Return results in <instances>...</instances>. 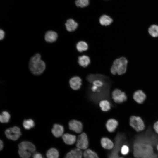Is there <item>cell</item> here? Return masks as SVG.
I'll return each mask as SVG.
<instances>
[{
  "label": "cell",
  "instance_id": "484cf974",
  "mask_svg": "<svg viewBox=\"0 0 158 158\" xmlns=\"http://www.w3.org/2000/svg\"><path fill=\"white\" fill-rule=\"evenodd\" d=\"M149 34L152 37L158 36V26L155 25H151L148 29Z\"/></svg>",
  "mask_w": 158,
  "mask_h": 158
},
{
  "label": "cell",
  "instance_id": "e575fe53",
  "mask_svg": "<svg viewBox=\"0 0 158 158\" xmlns=\"http://www.w3.org/2000/svg\"><path fill=\"white\" fill-rule=\"evenodd\" d=\"M156 148H157V150L158 151V144H157V146Z\"/></svg>",
  "mask_w": 158,
  "mask_h": 158
},
{
  "label": "cell",
  "instance_id": "7402d4cb",
  "mask_svg": "<svg viewBox=\"0 0 158 158\" xmlns=\"http://www.w3.org/2000/svg\"><path fill=\"white\" fill-rule=\"evenodd\" d=\"M76 47L78 51L79 52H82L87 50L88 49L87 44L84 41H80L77 44Z\"/></svg>",
  "mask_w": 158,
  "mask_h": 158
},
{
  "label": "cell",
  "instance_id": "52a82bcc",
  "mask_svg": "<svg viewBox=\"0 0 158 158\" xmlns=\"http://www.w3.org/2000/svg\"><path fill=\"white\" fill-rule=\"evenodd\" d=\"M88 141L87 135L84 133L78 137L76 144L77 148L80 149H85L88 146Z\"/></svg>",
  "mask_w": 158,
  "mask_h": 158
},
{
  "label": "cell",
  "instance_id": "7a4b0ae2",
  "mask_svg": "<svg viewBox=\"0 0 158 158\" xmlns=\"http://www.w3.org/2000/svg\"><path fill=\"white\" fill-rule=\"evenodd\" d=\"M41 58L40 54H37L32 57L30 60L29 68L32 73L34 75H40L45 69V63L41 59Z\"/></svg>",
  "mask_w": 158,
  "mask_h": 158
},
{
  "label": "cell",
  "instance_id": "ffe728a7",
  "mask_svg": "<svg viewBox=\"0 0 158 158\" xmlns=\"http://www.w3.org/2000/svg\"><path fill=\"white\" fill-rule=\"evenodd\" d=\"M99 22L101 25L107 26L110 25L112 22L113 20L108 16L104 15L100 18Z\"/></svg>",
  "mask_w": 158,
  "mask_h": 158
},
{
  "label": "cell",
  "instance_id": "e0dca14e",
  "mask_svg": "<svg viewBox=\"0 0 158 158\" xmlns=\"http://www.w3.org/2000/svg\"><path fill=\"white\" fill-rule=\"evenodd\" d=\"M62 138L64 142L68 145L74 144L76 140V137L75 135L68 133L64 134Z\"/></svg>",
  "mask_w": 158,
  "mask_h": 158
},
{
  "label": "cell",
  "instance_id": "d4e9b609",
  "mask_svg": "<svg viewBox=\"0 0 158 158\" xmlns=\"http://www.w3.org/2000/svg\"><path fill=\"white\" fill-rule=\"evenodd\" d=\"M10 117V114L7 111H4L0 115V121L2 123L8 122Z\"/></svg>",
  "mask_w": 158,
  "mask_h": 158
},
{
  "label": "cell",
  "instance_id": "1f68e13d",
  "mask_svg": "<svg viewBox=\"0 0 158 158\" xmlns=\"http://www.w3.org/2000/svg\"><path fill=\"white\" fill-rule=\"evenodd\" d=\"M5 35V33L4 31L0 29V39L1 40L3 39Z\"/></svg>",
  "mask_w": 158,
  "mask_h": 158
},
{
  "label": "cell",
  "instance_id": "5bb4252c",
  "mask_svg": "<svg viewBox=\"0 0 158 158\" xmlns=\"http://www.w3.org/2000/svg\"><path fill=\"white\" fill-rule=\"evenodd\" d=\"M82 152L78 148L71 150L67 154L65 158H82Z\"/></svg>",
  "mask_w": 158,
  "mask_h": 158
},
{
  "label": "cell",
  "instance_id": "4dcf8cb0",
  "mask_svg": "<svg viewBox=\"0 0 158 158\" xmlns=\"http://www.w3.org/2000/svg\"><path fill=\"white\" fill-rule=\"evenodd\" d=\"M153 128L155 132L158 134V121L155 122L154 124Z\"/></svg>",
  "mask_w": 158,
  "mask_h": 158
},
{
  "label": "cell",
  "instance_id": "f546056e",
  "mask_svg": "<svg viewBox=\"0 0 158 158\" xmlns=\"http://www.w3.org/2000/svg\"><path fill=\"white\" fill-rule=\"evenodd\" d=\"M129 152V148L128 146L126 145H123L121 149V154L123 155H127Z\"/></svg>",
  "mask_w": 158,
  "mask_h": 158
},
{
  "label": "cell",
  "instance_id": "ac0fdd59",
  "mask_svg": "<svg viewBox=\"0 0 158 158\" xmlns=\"http://www.w3.org/2000/svg\"><path fill=\"white\" fill-rule=\"evenodd\" d=\"M78 62L81 66L85 67L90 63V60L88 56L84 55L78 57Z\"/></svg>",
  "mask_w": 158,
  "mask_h": 158
},
{
  "label": "cell",
  "instance_id": "ba28073f",
  "mask_svg": "<svg viewBox=\"0 0 158 158\" xmlns=\"http://www.w3.org/2000/svg\"><path fill=\"white\" fill-rule=\"evenodd\" d=\"M69 129L77 133H80L82 130L83 125L80 121L72 120L70 121L68 123Z\"/></svg>",
  "mask_w": 158,
  "mask_h": 158
},
{
  "label": "cell",
  "instance_id": "d590c367",
  "mask_svg": "<svg viewBox=\"0 0 158 158\" xmlns=\"http://www.w3.org/2000/svg\"><path fill=\"white\" fill-rule=\"evenodd\" d=\"M123 158V157H121V158Z\"/></svg>",
  "mask_w": 158,
  "mask_h": 158
},
{
  "label": "cell",
  "instance_id": "d6986e66",
  "mask_svg": "<svg viewBox=\"0 0 158 158\" xmlns=\"http://www.w3.org/2000/svg\"><path fill=\"white\" fill-rule=\"evenodd\" d=\"M101 142L102 146L106 149H111L114 146L112 142L107 138H103L101 139Z\"/></svg>",
  "mask_w": 158,
  "mask_h": 158
},
{
  "label": "cell",
  "instance_id": "83f0119b",
  "mask_svg": "<svg viewBox=\"0 0 158 158\" xmlns=\"http://www.w3.org/2000/svg\"><path fill=\"white\" fill-rule=\"evenodd\" d=\"M18 154L22 158H29L31 156V153L24 150L19 149Z\"/></svg>",
  "mask_w": 158,
  "mask_h": 158
},
{
  "label": "cell",
  "instance_id": "5b68a950",
  "mask_svg": "<svg viewBox=\"0 0 158 158\" xmlns=\"http://www.w3.org/2000/svg\"><path fill=\"white\" fill-rule=\"evenodd\" d=\"M5 134L8 138L13 140H17L21 135L20 128L16 126L7 129Z\"/></svg>",
  "mask_w": 158,
  "mask_h": 158
},
{
  "label": "cell",
  "instance_id": "277c9868",
  "mask_svg": "<svg viewBox=\"0 0 158 158\" xmlns=\"http://www.w3.org/2000/svg\"><path fill=\"white\" fill-rule=\"evenodd\" d=\"M129 123L131 127L138 132L142 131L145 128L144 122L139 116H131L130 118Z\"/></svg>",
  "mask_w": 158,
  "mask_h": 158
},
{
  "label": "cell",
  "instance_id": "f1b7e54d",
  "mask_svg": "<svg viewBox=\"0 0 158 158\" xmlns=\"http://www.w3.org/2000/svg\"><path fill=\"white\" fill-rule=\"evenodd\" d=\"M75 4L78 7H84L88 5L89 0H76Z\"/></svg>",
  "mask_w": 158,
  "mask_h": 158
},
{
  "label": "cell",
  "instance_id": "8992f818",
  "mask_svg": "<svg viewBox=\"0 0 158 158\" xmlns=\"http://www.w3.org/2000/svg\"><path fill=\"white\" fill-rule=\"evenodd\" d=\"M112 96L114 102L118 103H122L127 99V97L125 93L118 89L113 91Z\"/></svg>",
  "mask_w": 158,
  "mask_h": 158
},
{
  "label": "cell",
  "instance_id": "d6a6232c",
  "mask_svg": "<svg viewBox=\"0 0 158 158\" xmlns=\"http://www.w3.org/2000/svg\"><path fill=\"white\" fill-rule=\"evenodd\" d=\"M33 158H43L42 155L39 153H36L33 156Z\"/></svg>",
  "mask_w": 158,
  "mask_h": 158
},
{
  "label": "cell",
  "instance_id": "cb8c5ba5",
  "mask_svg": "<svg viewBox=\"0 0 158 158\" xmlns=\"http://www.w3.org/2000/svg\"><path fill=\"white\" fill-rule=\"evenodd\" d=\"M84 158H99L97 154L90 149L86 150L84 152Z\"/></svg>",
  "mask_w": 158,
  "mask_h": 158
},
{
  "label": "cell",
  "instance_id": "7c38bea8",
  "mask_svg": "<svg viewBox=\"0 0 158 158\" xmlns=\"http://www.w3.org/2000/svg\"><path fill=\"white\" fill-rule=\"evenodd\" d=\"M118 125V122L117 120L114 118H111L107 120L106 126L108 131L112 132L115 130Z\"/></svg>",
  "mask_w": 158,
  "mask_h": 158
},
{
  "label": "cell",
  "instance_id": "4316f807",
  "mask_svg": "<svg viewBox=\"0 0 158 158\" xmlns=\"http://www.w3.org/2000/svg\"><path fill=\"white\" fill-rule=\"evenodd\" d=\"M23 124L24 128L27 130H29L35 126L34 121L30 119L24 120Z\"/></svg>",
  "mask_w": 158,
  "mask_h": 158
},
{
  "label": "cell",
  "instance_id": "4fadbf2b",
  "mask_svg": "<svg viewBox=\"0 0 158 158\" xmlns=\"http://www.w3.org/2000/svg\"><path fill=\"white\" fill-rule=\"evenodd\" d=\"M51 132L55 137H59L63 135L64 132V128L61 125L55 124L53 125Z\"/></svg>",
  "mask_w": 158,
  "mask_h": 158
},
{
  "label": "cell",
  "instance_id": "9c48e42d",
  "mask_svg": "<svg viewBox=\"0 0 158 158\" xmlns=\"http://www.w3.org/2000/svg\"><path fill=\"white\" fill-rule=\"evenodd\" d=\"M70 87L75 90L79 89L82 85V80L78 76H74L71 78L69 80Z\"/></svg>",
  "mask_w": 158,
  "mask_h": 158
},
{
  "label": "cell",
  "instance_id": "836d02e7",
  "mask_svg": "<svg viewBox=\"0 0 158 158\" xmlns=\"http://www.w3.org/2000/svg\"><path fill=\"white\" fill-rule=\"evenodd\" d=\"M3 142L1 140L0 142V150H1L3 148Z\"/></svg>",
  "mask_w": 158,
  "mask_h": 158
},
{
  "label": "cell",
  "instance_id": "603a6c76",
  "mask_svg": "<svg viewBox=\"0 0 158 158\" xmlns=\"http://www.w3.org/2000/svg\"><path fill=\"white\" fill-rule=\"evenodd\" d=\"M46 155L47 158H58L59 154L56 149L51 148L47 151Z\"/></svg>",
  "mask_w": 158,
  "mask_h": 158
},
{
  "label": "cell",
  "instance_id": "3957f363",
  "mask_svg": "<svg viewBox=\"0 0 158 158\" xmlns=\"http://www.w3.org/2000/svg\"><path fill=\"white\" fill-rule=\"evenodd\" d=\"M127 63L128 61L125 57H121L116 59L111 67V73L114 75L116 74L118 75L124 74L126 70Z\"/></svg>",
  "mask_w": 158,
  "mask_h": 158
},
{
  "label": "cell",
  "instance_id": "44dd1931",
  "mask_svg": "<svg viewBox=\"0 0 158 158\" xmlns=\"http://www.w3.org/2000/svg\"><path fill=\"white\" fill-rule=\"evenodd\" d=\"M99 105L101 110L104 111H107L111 108V104L110 102L106 100H102L100 101Z\"/></svg>",
  "mask_w": 158,
  "mask_h": 158
},
{
  "label": "cell",
  "instance_id": "30bf717a",
  "mask_svg": "<svg viewBox=\"0 0 158 158\" xmlns=\"http://www.w3.org/2000/svg\"><path fill=\"white\" fill-rule=\"evenodd\" d=\"M19 149L25 150L31 153L34 152L35 150V145L31 142L28 141H23L18 145Z\"/></svg>",
  "mask_w": 158,
  "mask_h": 158
},
{
  "label": "cell",
  "instance_id": "9a60e30c",
  "mask_svg": "<svg viewBox=\"0 0 158 158\" xmlns=\"http://www.w3.org/2000/svg\"><path fill=\"white\" fill-rule=\"evenodd\" d=\"M57 37L58 35L56 32L52 31H49L45 33V39L47 42H52L56 40Z\"/></svg>",
  "mask_w": 158,
  "mask_h": 158
},
{
  "label": "cell",
  "instance_id": "2e32d148",
  "mask_svg": "<svg viewBox=\"0 0 158 158\" xmlns=\"http://www.w3.org/2000/svg\"><path fill=\"white\" fill-rule=\"evenodd\" d=\"M65 25L68 31L72 32L75 31L77 28L78 24L73 20L70 19L67 20Z\"/></svg>",
  "mask_w": 158,
  "mask_h": 158
},
{
  "label": "cell",
  "instance_id": "6da1fadb",
  "mask_svg": "<svg viewBox=\"0 0 158 158\" xmlns=\"http://www.w3.org/2000/svg\"><path fill=\"white\" fill-rule=\"evenodd\" d=\"M88 81L92 83L90 89L93 93L92 97H99V99L102 97H107L108 94L109 85L108 83L109 81L108 78L106 76L101 74H91L87 77Z\"/></svg>",
  "mask_w": 158,
  "mask_h": 158
},
{
  "label": "cell",
  "instance_id": "8fae6325",
  "mask_svg": "<svg viewBox=\"0 0 158 158\" xmlns=\"http://www.w3.org/2000/svg\"><path fill=\"white\" fill-rule=\"evenodd\" d=\"M133 98L135 101L139 104L143 102L146 98L145 94L141 90L136 91L133 94Z\"/></svg>",
  "mask_w": 158,
  "mask_h": 158
}]
</instances>
